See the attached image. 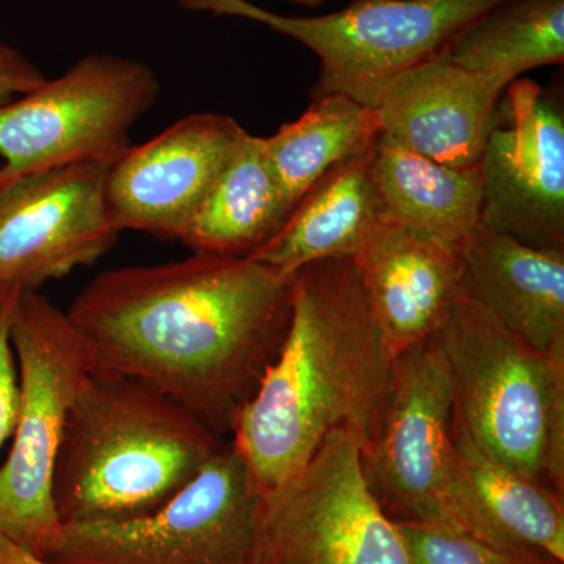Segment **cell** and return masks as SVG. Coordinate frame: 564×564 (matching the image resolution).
<instances>
[{
	"instance_id": "15",
	"label": "cell",
	"mask_w": 564,
	"mask_h": 564,
	"mask_svg": "<svg viewBox=\"0 0 564 564\" xmlns=\"http://www.w3.org/2000/svg\"><path fill=\"white\" fill-rule=\"evenodd\" d=\"M507 87L441 52L391 82L377 106L380 135L445 165H478Z\"/></svg>"
},
{
	"instance_id": "10",
	"label": "cell",
	"mask_w": 564,
	"mask_h": 564,
	"mask_svg": "<svg viewBox=\"0 0 564 564\" xmlns=\"http://www.w3.org/2000/svg\"><path fill=\"white\" fill-rule=\"evenodd\" d=\"M252 564H411L370 492L361 443L337 430L288 484L262 497Z\"/></svg>"
},
{
	"instance_id": "12",
	"label": "cell",
	"mask_w": 564,
	"mask_h": 564,
	"mask_svg": "<svg viewBox=\"0 0 564 564\" xmlns=\"http://www.w3.org/2000/svg\"><path fill=\"white\" fill-rule=\"evenodd\" d=\"M113 161L77 163L0 187V288L40 291L113 248L120 232L104 195Z\"/></svg>"
},
{
	"instance_id": "2",
	"label": "cell",
	"mask_w": 564,
	"mask_h": 564,
	"mask_svg": "<svg viewBox=\"0 0 564 564\" xmlns=\"http://www.w3.org/2000/svg\"><path fill=\"white\" fill-rule=\"evenodd\" d=\"M393 358L351 258L293 276L284 343L231 434L261 496L288 484L337 430L369 444L380 426Z\"/></svg>"
},
{
	"instance_id": "22",
	"label": "cell",
	"mask_w": 564,
	"mask_h": 564,
	"mask_svg": "<svg viewBox=\"0 0 564 564\" xmlns=\"http://www.w3.org/2000/svg\"><path fill=\"white\" fill-rule=\"evenodd\" d=\"M380 135L377 109L345 95L313 99L299 120L263 137L267 158L292 207L337 163L366 150Z\"/></svg>"
},
{
	"instance_id": "9",
	"label": "cell",
	"mask_w": 564,
	"mask_h": 564,
	"mask_svg": "<svg viewBox=\"0 0 564 564\" xmlns=\"http://www.w3.org/2000/svg\"><path fill=\"white\" fill-rule=\"evenodd\" d=\"M262 496L231 441L151 513L63 524L58 564H252Z\"/></svg>"
},
{
	"instance_id": "21",
	"label": "cell",
	"mask_w": 564,
	"mask_h": 564,
	"mask_svg": "<svg viewBox=\"0 0 564 564\" xmlns=\"http://www.w3.org/2000/svg\"><path fill=\"white\" fill-rule=\"evenodd\" d=\"M455 65L510 85L527 70L564 62V0H507L445 46Z\"/></svg>"
},
{
	"instance_id": "3",
	"label": "cell",
	"mask_w": 564,
	"mask_h": 564,
	"mask_svg": "<svg viewBox=\"0 0 564 564\" xmlns=\"http://www.w3.org/2000/svg\"><path fill=\"white\" fill-rule=\"evenodd\" d=\"M228 443L170 397L91 372L66 419L55 507L63 524L151 513Z\"/></svg>"
},
{
	"instance_id": "17",
	"label": "cell",
	"mask_w": 564,
	"mask_h": 564,
	"mask_svg": "<svg viewBox=\"0 0 564 564\" xmlns=\"http://www.w3.org/2000/svg\"><path fill=\"white\" fill-rule=\"evenodd\" d=\"M375 143L323 174L281 231L250 259L293 274L323 259L355 258L381 223L370 173Z\"/></svg>"
},
{
	"instance_id": "26",
	"label": "cell",
	"mask_w": 564,
	"mask_h": 564,
	"mask_svg": "<svg viewBox=\"0 0 564 564\" xmlns=\"http://www.w3.org/2000/svg\"><path fill=\"white\" fill-rule=\"evenodd\" d=\"M0 564H58L52 560L33 555L20 545L14 544L9 538L0 534Z\"/></svg>"
},
{
	"instance_id": "5",
	"label": "cell",
	"mask_w": 564,
	"mask_h": 564,
	"mask_svg": "<svg viewBox=\"0 0 564 564\" xmlns=\"http://www.w3.org/2000/svg\"><path fill=\"white\" fill-rule=\"evenodd\" d=\"M18 410L0 464V534L51 560L63 541L54 474L74 399L93 372L90 352L66 311L40 291H22L11 326Z\"/></svg>"
},
{
	"instance_id": "27",
	"label": "cell",
	"mask_w": 564,
	"mask_h": 564,
	"mask_svg": "<svg viewBox=\"0 0 564 564\" xmlns=\"http://www.w3.org/2000/svg\"><path fill=\"white\" fill-rule=\"evenodd\" d=\"M293 6L307 7V9H315V7L322 6L326 0H288Z\"/></svg>"
},
{
	"instance_id": "7",
	"label": "cell",
	"mask_w": 564,
	"mask_h": 564,
	"mask_svg": "<svg viewBox=\"0 0 564 564\" xmlns=\"http://www.w3.org/2000/svg\"><path fill=\"white\" fill-rule=\"evenodd\" d=\"M181 9L259 22L321 62L311 98L345 95L377 109L391 82L444 52L456 33L507 0H352L323 17H284L248 0H176Z\"/></svg>"
},
{
	"instance_id": "13",
	"label": "cell",
	"mask_w": 564,
	"mask_h": 564,
	"mask_svg": "<svg viewBox=\"0 0 564 564\" xmlns=\"http://www.w3.org/2000/svg\"><path fill=\"white\" fill-rule=\"evenodd\" d=\"M245 132L226 115L193 113L147 143L131 144L111 163L104 188L117 231L180 242Z\"/></svg>"
},
{
	"instance_id": "8",
	"label": "cell",
	"mask_w": 564,
	"mask_h": 564,
	"mask_svg": "<svg viewBox=\"0 0 564 564\" xmlns=\"http://www.w3.org/2000/svg\"><path fill=\"white\" fill-rule=\"evenodd\" d=\"M161 95L148 63L91 54L0 106V187L77 163L113 161Z\"/></svg>"
},
{
	"instance_id": "19",
	"label": "cell",
	"mask_w": 564,
	"mask_h": 564,
	"mask_svg": "<svg viewBox=\"0 0 564 564\" xmlns=\"http://www.w3.org/2000/svg\"><path fill=\"white\" fill-rule=\"evenodd\" d=\"M381 221L463 248L480 226V166L445 165L378 135L372 166Z\"/></svg>"
},
{
	"instance_id": "20",
	"label": "cell",
	"mask_w": 564,
	"mask_h": 564,
	"mask_svg": "<svg viewBox=\"0 0 564 564\" xmlns=\"http://www.w3.org/2000/svg\"><path fill=\"white\" fill-rule=\"evenodd\" d=\"M452 436L477 496L489 544L563 564L564 499L481 454L456 414Z\"/></svg>"
},
{
	"instance_id": "1",
	"label": "cell",
	"mask_w": 564,
	"mask_h": 564,
	"mask_svg": "<svg viewBox=\"0 0 564 564\" xmlns=\"http://www.w3.org/2000/svg\"><path fill=\"white\" fill-rule=\"evenodd\" d=\"M293 276L250 258L193 252L96 274L66 314L93 372L139 381L229 441L284 343Z\"/></svg>"
},
{
	"instance_id": "24",
	"label": "cell",
	"mask_w": 564,
	"mask_h": 564,
	"mask_svg": "<svg viewBox=\"0 0 564 564\" xmlns=\"http://www.w3.org/2000/svg\"><path fill=\"white\" fill-rule=\"evenodd\" d=\"M21 292L20 289L0 288V454L13 433L20 393L11 326Z\"/></svg>"
},
{
	"instance_id": "25",
	"label": "cell",
	"mask_w": 564,
	"mask_h": 564,
	"mask_svg": "<svg viewBox=\"0 0 564 564\" xmlns=\"http://www.w3.org/2000/svg\"><path fill=\"white\" fill-rule=\"evenodd\" d=\"M46 79L43 70L24 54L0 43V106L32 91Z\"/></svg>"
},
{
	"instance_id": "18",
	"label": "cell",
	"mask_w": 564,
	"mask_h": 564,
	"mask_svg": "<svg viewBox=\"0 0 564 564\" xmlns=\"http://www.w3.org/2000/svg\"><path fill=\"white\" fill-rule=\"evenodd\" d=\"M292 210L267 158L263 137L245 132L180 242L193 252L250 258L281 231Z\"/></svg>"
},
{
	"instance_id": "16",
	"label": "cell",
	"mask_w": 564,
	"mask_h": 564,
	"mask_svg": "<svg viewBox=\"0 0 564 564\" xmlns=\"http://www.w3.org/2000/svg\"><path fill=\"white\" fill-rule=\"evenodd\" d=\"M464 292L544 355H564V251L478 226L462 248Z\"/></svg>"
},
{
	"instance_id": "11",
	"label": "cell",
	"mask_w": 564,
	"mask_h": 564,
	"mask_svg": "<svg viewBox=\"0 0 564 564\" xmlns=\"http://www.w3.org/2000/svg\"><path fill=\"white\" fill-rule=\"evenodd\" d=\"M480 226L564 251V109L556 90L516 79L497 104L480 163Z\"/></svg>"
},
{
	"instance_id": "4",
	"label": "cell",
	"mask_w": 564,
	"mask_h": 564,
	"mask_svg": "<svg viewBox=\"0 0 564 564\" xmlns=\"http://www.w3.org/2000/svg\"><path fill=\"white\" fill-rule=\"evenodd\" d=\"M475 447L564 499V355H544L464 295L434 334Z\"/></svg>"
},
{
	"instance_id": "23",
	"label": "cell",
	"mask_w": 564,
	"mask_h": 564,
	"mask_svg": "<svg viewBox=\"0 0 564 564\" xmlns=\"http://www.w3.org/2000/svg\"><path fill=\"white\" fill-rule=\"evenodd\" d=\"M411 564H560L541 556L516 554L477 538L440 527L395 521Z\"/></svg>"
},
{
	"instance_id": "6",
	"label": "cell",
	"mask_w": 564,
	"mask_h": 564,
	"mask_svg": "<svg viewBox=\"0 0 564 564\" xmlns=\"http://www.w3.org/2000/svg\"><path fill=\"white\" fill-rule=\"evenodd\" d=\"M451 370L433 337L397 356L383 415L361 448L366 484L393 521L440 527L489 544L456 454Z\"/></svg>"
},
{
	"instance_id": "14",
	"label": "cell",
	"mask_w": 564,
	"mask_h": 564,
	"mask_svg": "<svg viewBox=\"0 0 564 564\" xmlns=\"http://www.w3.org/2000/svg\"><path fill=\"white\" fill-rule=\"evenodd\" d=\"M393 359L443 328L464 292L462 248L381 221L352 258Z\"/></svg>"
}]
</instances>
